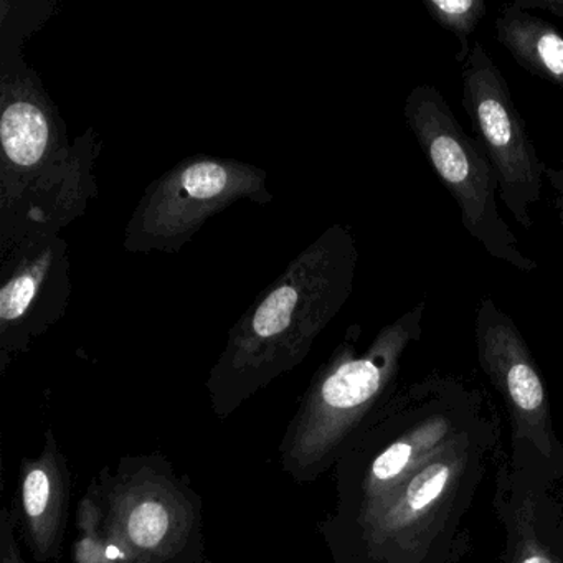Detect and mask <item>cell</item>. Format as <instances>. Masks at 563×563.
<instances>
[{"mask_svg": "<svg viewBox=\"0 0 563 563\" xmlns=\"http://www.w3.org/2000/svg\"><path fill=\"white\" fill-rule=\"evenodd\" d=\"M514 4L526 11H545L563 18V0H516Z\"/></svg>", "mask_w": 563, "mask_h": 563, "instance_id": "2e32d148", "label": "cell"}, {"mask_svg": "<svg viewBox=\"0 0 563 563\" xmlns=\"http://www.w3.org/2000/svg\"><path fill=\"white\" fill-rule=\"evenodd\" d=\"M450 467L444 464H431L421 471L407 489V504L411 510H421L438 499L446 486Z\"/></svg>", "mask_w": 563, "mask_h": 563, "instance_id": "5bb4252c", "label": "cell"}, {"mask_svg": "<svg viewBox=\"0 0 563 563\" xmlns=\"http://www.w3.org/2000/svg\"><path fill=\"white\" fill-rule=\"evenodd\" d=\"M523 563H550L549 560L543 559L540 555H532L529 559L523 560Z\"/></svg>", "mask_w": 563, "mask_h": 563, "instance_id": "ac0fdd59", "label": "cell"}, {"mask_svg": "<svg viewBox=\"0 0 563 563\" xmlns=\"http://www.w3.org/2000/svg\"><path fill=\"white\" fill-rule=\"evenodd\" d=\"M246 187L250 179L236 167L216 161L190 164L156 194L147 207L146 225L161 236L177 235Z\"/></svg>", "mask_w": 563, "mask_h": 563, "instance_id": "52a82bcc", "label": "cell"}, {"mask_svg": "<svg viewBox=\"0 0 563 563\" xmlns=\"http://www.w3.org/2000/svg\"><path fill=\"white\" fill-rule=\"evenodd\" d=\"M404 118L431 169L456 200L464 230L494 260L519 272L537 269L500 216L499 183L489 159L454 118L443 93L433 85H418L405 100Z\"/></svg>", "mask_w": 563, "mask_h": 563, "instance_id": "277c9868", "label": "cell"}, {"mask_svg": "<svg viewBox=\"0 0 563 563\" xmlns=\"http://www.w3.org/2000/svg\"><path fill=\"white\" fill-rule=\"evenodd\" d=\"M70 497V466L57 434L48 428L41 453L22 460L19 493L12 510L35 562L62 559Z\"/></svg>", "mask_w": 563, "mask_h": 563, "instance_id": "8992f818", "label": "cell"}, {"mask_svg": "<svg viewBox=\"0 0 563 563\" xmlns=\"http://www.w3.org/2000/svg\"><path fill=\"white\" fill-rule=\"evenodd\" d=\"M103 523V503H101L100 487L93 477L78 504L77 516H75V526H77V539L74 543L75 563H114Z\"/></svg>", "mask_w": 563, "mask_h": 563, "instance_id": "8fae6325", "label": "cell"}, {"mask_svg": "<svg viewBox=\"0 0 563 563\" xmlns=\"http://www.w3.org/2000/svg\"><path fill=\"white\" fill-rule=\"evenodd\" d=\"M496 37L519 67L563 90V34L555 25L512 2L496 19Z\"/></svg>", "mask_w": 563, "mask_h": 563, "instance_id": "9c48e42d", "label": "cell"}, {"mask_svg": "<svg viewBox=\"0 0 563 563\" xmlns=\"http://www.w3.org/2000/svg\"><path fill=\"white\" fill-rule=\"evenodd\" d=\"M42 282V269L38 266L21 273L12 278L0 291V319L4 331H12L37 296L38 285Z\"/></svg>", "mask_w": 563, "mask_h": 563, "instance_id": "4fadbf2b", "label": "cell"}, {"mask_svg": "<svg viewBox=\"0 0 563 563\" xmlns=\"http://www.w3.org/2000/svg\"><path fill=\"white\" fill-rule=\"evenodd\" d=\"M95 479L114 563H203L202 497L166 456L128 454Z\"/></svg>", "mask_w": 563, "mask_h": 563, "instance_id": "3957f363", "label": "cell"}, {"mask_svg": "<svg viewBox=\"0 0 563 563\" xmlns=\"http://www.w3.org/2000/svg\"><path fill=\"white\" fill-rule=\"evenodd\" d=\"M545 177L547 179H549L550 186H552L553 190H555L556 192V213H559L560 222H562L563 225V157L562 164H560L559 169H553V167H547Z\"/></svg>", "mask_w": 563, "mask_h": 563, "instance_id": "e0dca14e", "label": "cell"}, {"mask_svg": "<svg viewBox=\"0 0 563 563\" xmlns=\"http://www.w3.org/2000/svg\"><path fill=\"white\" fill-rule=\"evenodd\" d=\"M424 302L382 329L367 352L345 345L316 375L278 448L279 466L295 483L308 484L344 456L349 441L387 390L405 349L421 334Z\"/></svg>", "mask_w": 563, "mask_h": 563, "instance_id": "7a4b0ae2", "label": "cell"}, {"mask_svg": "<svg viewBox=\"0 0 563 563\" xmlns=\"http://www.w3.org/2000/svg\"><path fill=\"white\" fill-rule=\"evenodd\" d=\"M18 520L8 507L0 510V563H27L18 539Z\"/></svg>", "mask_w": 563, "mask_h": 563, "instance_id": "9a60e30c", "label": "cell"}, {"mask_svg": "<svg viewBox=\"0 0 563 563\" xmlns=\"http://www.w3.org/2000/svg\"><path fill=\"white\" fill-rule=\"evenodd\" d=\"M463 108L499 183V199L523 229L532 227L529 209L542 196L547 166L514 104L509 85L483 45L474 42L461 68Z\"/></svg>", "mask_w": 563, "mask_h": 563, "instance_id": "5b68a950", "label": "cell"}, {"mask_svg": "<svg viewBox=\"0 0 563 563\" xmlns=\"http://www.w3.org/2000/svg\"><path fill=\"white\" fill-rule=\"evenodd\" d=\"M423 5L430 18L441 29L456 35L460 41L456 62L464 65L473 51L471 37L479 22L486 18V2L484 0H423Z\"/></svg>", "mask_w": 563, "mask_h": 563, "instance_id": "7c38bea8", "label": "cell"}, {"mask_svg": "<svg viewBox=\"0 0 563 563\" xmlns=\"http://www.w3.org/2000/svg\"><path fill=\"white\" fill-rule=\"evenodd\" d=\"M5 156L19 167L41 163L48 147V123L31 101H15L5 108L0 124Z\"/></svg>", "mask_w": 563, "mask_h": 563, "instance_id": "30bf717a", "label": "cell"}, {"mask_svg": "<svg viewBox=\"0 0 563 563\" xmlns=\"http://www.w3.org/2000/svg\"><path fill=\"white\" fill-rule=\"evenodd\" d=\"M357 250L334 227L230 335L207 382L210 407L232 417L253 395L295 368L351 295Z\"/></svg>", "mask_w": 563, "mask_h": 563, "instance_id": "6da1fadb", "label": "cell"}, {"mask_svg": "<svg viewBox=\"0 0 563 563\" xmlns=\"http://www.w3.org/2000/svg\"><path fill=\"white\" fill-rule=\"evenodd\" d=\"M476 341L483 367L526 413L542 410L545 388L516 322L490 298L476 309Z\"/></svg>", "mask_w": 563, "mask_h": 563, "instance_id": "ba28073f", "label": "cell"}]
</instances>
